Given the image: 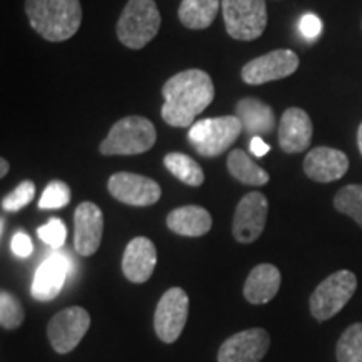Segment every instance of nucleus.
Listing matches in <instances>:
<instances>
[{"label": "nucleus", "instance_id": "obj_25", "mask_svg": "<svg viewBox=\"0 0 362 362\" xmlns=\"http://www.w3.org/2000/svg\"><path fill=\"white\" fill-rule=\"evenodd\" d=\"M334 206L339 214L351 216L362 228V185H347L334 197Z\"/></svg>", "mask_w": 362, "mask_h": 362}, {"label": "nucleus", "instance_id": "obj_23", "mask_svg": "<svg viewBox=\"0 0 362 362\" xmlns=\"http://www.w3.org/2000/svg\"><path fill=\"white\" fill-rule=\"evenodd\" d=\"M230 175L243 185H252V187H262L269 183L270 176L264 168H260L243 149H233L226 160Z\"/></svg>", "mask_w": 362, "mask_h": 362}, {"label": "nucleus", "instance_id": "obj_15", "mask_svg": "<svg viewBox=\"0 0 362 362\" xmlns=\"http://www.w3.org/2000/svg\"><path fill=\"white\" fill-rule=\"evenodd\" d=\"M104 216L93 202H83L74 211V248L79 255L90 257L101 245Z\"/></svg>", "mask_w": 362, "mask_h": 362}, {"label": "nucleus", "instance_id": "obj_36", "mask_svg": "<svg viewBox=\"0 0 362 362\" xmlns=\"http://www.w3.org/2000/svg\"><path fill=\"white\" fill-rule=\"evenodd\" d=\"M0 226H2V228H0V233L4 235V230H6V220H4V218H2V225H0Z\"/></svg>", "mask_w": 362, "mask_h": 362}, {"label": "nucleus", "instance_id": "obj_33", "mask_svg": "<svg viewBox=\"0 0 362 362\" xmlns=\"http://www.w3.org/2000/svg\"><path fill=\"white\" fill-rule=\"evenodd\" d=\"M250 151L252 155L260 158V156H265L267 153L270 151V146L264 141V139H262V136H253L250 141Z\"/></svg>", "mask_w": 362, "mask_h": 362}, {"label": "nucleus", "instance_id": "obj_26", "mask_svg": "<svg viewBox=\"0 0 362 362\" xmlns=\"http://www.w3.org/2000/svg\"><path fill=\"white\" fill-rule=\"evenodd\" d=\"M339 362H362V324H352L337 342Z\"/></svg>", "mask_w": 362, "mask_h": 362}, {"label": "nucleus", "instance_id": "obj_20", "mask_svg": "<svg viewBox=\"0 0 362 362\" xmlns=\"http://www.w3.org/2000/svg\"><path fill=\"white\" fill-rule=\"evenodd\" d=\"M237 116L242 123L245 133L252 136H267L275 129V115L269 104L257 98L240 99L237 107Z\"/></svg>", "mask_w": 362, "mask_h": 362}, {"label": "nucleus", "instance_id": "obj_6", "mask_svg": "<svg viewBox=\"0 0 362 362\" xmlns=\"http://www.w3.org/2000/svg\"><path fill=\"white\" fill-rule=\"evenodd\" d=\"M357 279L351 270H339L320 282L310 296V314L315 320L332 319L356 293Z\"/></svg>", "mask_w": 362, "mask_h": 362}, {"label": "nucleus", "instance_id": "obj_24", "mask_svg": "<svg viewBox=\"0 0 362 362\" xmlns=\"http://www.w3.org/2000/svg\"><path fill=\"white\" fill-rule=\"evenodd\" d=\"M165 166L175 178L188 187H200L205 181V173L202 166L193 160L192 156L183 153H170L165 156Z\"/></svg>", "mask_w": 362, "mask_h": 362}, {"label": "nucleus", "instance_id": "obj_7", "mask_svg": "<svg viewBox=\"0 0 362 362\" xmlns=\"http://www.w3.org/2000/svg\"><path fill=\"white\" fill-rule=\"evenodd\" d=\"M226 33L237 40H255L267 25L265 0H221Z\"/></svg>", "mask_w": 362, "mask_h": 362}, {"label": "nucleus", "instance_id": "obj_22", "mask_svg": "<svg viewBox=\"0 0 362 362\" xmlns=\"http://www.w3.org/2000/svg\"><path fill=\"white\" fill-rule=\"evenodd\" d=\"M220 11V0H183L178 17L188 29L202 30L214 24Z\"/></svg>", "mask_w": 362, "mask_h": 362}, {"label": "nucleus", "instance_id": "obj_11", "mask_svg": "<svg viewBox=\"0 0 362 362\" xmlns=\"http://www.w3.org/2000/svg\"><path fill=\"white\" fill-rule=\"evenodd\" d=\"M269 202L260 192H250L238 203L233 216V237L238 243H253L264 232Z\"/></svg>", "mask_w": 362, "mask_h": 362}, {"label": "nucleus", "instance_id": "obj_12", "mask_svg": "<svg viewBox=\"0 0 362 362\" xmlns=\"http://www.w3.org/2000/svg\"><path fill=\"white\" fill-rule=\"evenodd\" d=\"M107 189L117 202L131 206H149L161 198V188L155 180L136 173H115L107 181Z\"/></svg>", "mask_w": 362, "mask_h": 362}, {"label": "nucleus", "instance_id": "obj_9", "mask_svg": "<svg viewBox=\"0 0 362 362\" xmlns=\"http://www.w3.org/2000/svg\"><path fill=\"white\" fill-rule=\"evenodd\" d=\"M189 298L180 287H173L163 293L155 312L156 336L163 342L171 344L181 336L188 320Z\"/></svg>", "mask_w": 362, "mask_h": 362}, {"label": "nucleus", "instance_id": "obj_4", "mask_svg": "<svg viewBox=\"0 0 362 362\" xmlns=\"http://www.w3.org/2000/svg\"><path fill=\"white\" fill-rule=\"evenodd\" d=\"M160 25L161 17L155 0H129L117 21L116 34L126 47L143 49L156 37Z\"/></svg>", "mask_w": 362, "mask_h": 362}, {"label": "nucleus", "instance_id": "obj_5", "mask_svg": "<svg viewBox=\"0 0 362 362\" xmlns=\"http://www.w3.org/2000/svg\"><path fill=\"white\" fill-rule=\"evenodd\" d=\"M242 123L237 116L206 117L189 126L188 141L198 155L215 158L225 153L242 134Z\"/></svg>", "mask_w": 362, "mask_h": 362}, {"label": "nucleus", "instance_id": "obj_31", "mask_svg": "<svg viewBox=\"0 0 362 362\" xmlns=\"http://www.w3.org/2000/svg\"><path fill=\"white\" fill-rule=\"evenodd\" d=\"M11 250L13 252V255L22 257V259H25V257H29L30 253H33V250H34L33 240H30V237H29V235H27V233H24V232H17V233L12 237Z\"/></svg>", "mask_w": 362, "mask_h": 362}, {"label": "nucleus", "instance_id": "obj_2", "mask_svg": "<svg viewBox=\"0 0 362 362\" xmlns=\"http://www.w3.org/2000/svg\"><path fill=\"white\" fill-rule=\"evenodd\" d=\"M25 13L35 33L49 42H64L79 30V0H25Z\"/></svg>", "mask_w": 362, "mask_h": 362}, {"label": "nucleus", "instance_id": "obj_29", "mask_svg": "<svg viewBox=\"0 0 362 362\" xmlns=\"http://www.w3.org/2000/svg\"><path fill=\"white\" fill-rule=\"evenodd\" d=\"M35 194V185L33 181L25 180L13 189L12 193H8L2 200V210L8 211V214H16V211L22 210V208L29 205L34 200Z\"/></svg>", "mask_w": 362, "mask_h": 362}, {"label": "nucleus", "instance_id": "obj_10", "mask_svg": "<svg viewBox=\"0 0 362 362\" xmlns=\"http://www.w3.org/2000/svg\"><path fill=\"white\" fill-rule=\"evenodd\" d=\"M298 56L291 49H277L247 62L242 69V79L247 84H265L293 74L298 67Z\"/></svg>", "mask_w": 362, "mask_h": 362}, {"label": "nucleus", "instance_id": "obj_8", "mask_svg": "<svg viewBox=\"0 0 362 362\" xmlns=\"http://www.w3.org/2000/svg\"><path fill=\"white\" fill-rule=\"evenodd\" d=\"M90 327V315L83 307H67L51 319L47 336L54 351L67 354L74 351Z\"/></svg>", "mask_w": 362, "mask_h": 362}, {"label": "nucleus", "instance_id": "obj_21", "mask_svg": "<svg viewBox=\"0 0 362 362\" xmlns=\"http://www.w3.org/2000/svg\"><path fill=\"white\" fill-rule=\"evenodd\" d=\"M166 225L181 237H203L211 230V215L197 205L180 206L168 215Z\"/></svg>", "mask_w": 362, "mask_h": 362}, {"label": "nucleus", "instance_id": "obj_17", "mask_svg": "<svg viewBox=\"0 0 362 362\" xmlns=\"http://www.w3.org/2000/svg\"><path fill=\"white\" fill-rule=\"evenodd\" d=\"M349 170V158L339 149L319 146L310 149L304 160V171L317 183H330L341 180Z\"/></svg>", "mask_w": 362, "mask_h": 362}, {"label": "nucleus", "instance_id": "obj_28", "mask_svg": "<svg viewBox=\"0 0 362 362\" xmlns=\"http://www.w3.org/2000/svg\"><path fill=\"white\" fill-rule=\"evenodd\" d=\"M71 202V188L64 181H51L39 200L40 210H57Z\"/></svg>", "mask_w": 362, "mask_h": 362}, {"label": "nucleus", "instance_id": "obj_30", "mask_svg": "<svg viewBox=\"0 0 362 362\" xmlns=\"http://www.w3.org/2000/svg\"><path fill=\"white\" fill-rule=\"evenodd\" d=\"M37 235L45 245L51 247L52 250H61L66 243L67 230L64 221L59 218H51L47 223L40 226L37 230Z\"/></svg>", "mask_w": 362, "mask_h": 362}, {"label": "nucleus", "instance_id": "obj_16", "mask_svg": "<svg viewBox=\"0 0 362 362\" xmlns=\"http://www.w3.org/2000/svg\"><path fill=\"white\" fill-rule=\"evenodd\" d=\"M314 126L310 116L300 107H288L280 117L279 143L280 148L288 155L302 153L310 146Z\"/></svg>", "mask_w": 362, "mask_h": 362}, {"label": "nucleus", "instance_id": "obj_18", "mask_svg": "<svg viewBox=\"0 0 362 362\" xmlns=\"http://www.w3.org/2000/svg\"><path fill=\"white\" fill-rule=\"evenodd\" d=\"M156 267V247L146 237H136L126 247L123 274L133 284H144L151 279Z\"/></svg>", "mask_w": 362, "mask_h": 362}, {"label": "nucleus", "instance_id": "obj_19", "mask_svg": "<svg viewBox=\"0 0 362 362\" xmlns=\"http://www.w3.org/2000/svg\"><path fill=\"white\" fill-rule=\"evenodd\" d=\"M280 282H282V277H280L277 267L272 264L257 265L248 274L245 287H243V297L250 304H267V302H270L272 298L277 296Z\"/></svg>", "mask_w": 362, "mask_h": 362}, {"label": "nucleus", "instance_id": "obj_3", "mask_svg": "<svg viewBox=\"0 0 362 362\" xmlns=\"http://www.w3.org/2000/svg\"><path fill=\"white\" fill-rule=\"evenodd\" d=\"M156 129L143 116H128L119 119L99 146L104 156H133L146 153L155 146Z\"/></svg>", "mask_w": 362, "mask_h": 362}, {"label": "nucleus", "instance_id": "obj_35", "mask_svg": "<svg viewBox=\"0 0 362 362\" xmlns=\"http://www.w3.org/2000/svg\"><path fill=\"white\" fill-rule=\"evenodd\" d=\"M357 144H359V151L362 155V123L359 126V129H357Z\"/></svg>", "mask_w": 362, "mask_h": 362}, {"label": "nucleus", "instance_id": "obj_14", "mask_svg": "<svg viewBox=\"0 0 362 362\" xmlns=\"http://www.w3.org/2000/svg\"><path fill=\"white\" fill-rule=\"evenodd\" d=\"M72 260L66 252L54 250L47 260L42 262L35 272L33 296L40 302L52 300L64 287L67 275L72 272Z\"/></svg>", "mask_w": 362, "mask_h": 362}, {"label": "nucleus", "instance_id": "obj_34", "mask_svg": "<svg viewBox=\"0 0 362 362\" xmlns=\"http://www.w3.org/2000/svg\"><path fill=\"white\" fill-rule=\"evenodd\" d=\"M8 173V161L6 160V158H2V160H0V176H6Z\"/></svg>", "mask_w": 362, "mask_h": 362}, {"label": "nucleus", "instance_id": "obj_27", "mask_svg": "<svg viewBox=\"0 0 362 362\" xmlns=\"http://www.w3.org/2000/svg\"><path fill=\"white\" fill-rule=\"evenodd\" d=\"M24 307L16 296L6 291L0 293V324L4 329H17L24 322Z\"/></svg>", "mask_w": 362, "mask_h": 362}, {"label": "nucleus", "instance_id": "obj_13", "mask_svg": "<svg viewBox=\"0 0 362 362\" xmlns=\"http://www.w3.org/2000/svg\"><path fill=\"white\" fill-rule=\"evenodd\" d=\"M269 347L270 336L265 329L242 330L221 344L218 362H260Z\"/></svg>", "mask_w": 362, "mask_h": 362}, {"label": "nucleus", "instance_id": "obj_1", "mask_svg": "<svg viewBox=\"0 0 362 362\" xmlns=\"http://www.w3.org/2000/svg\"><path fill=\"white\" fill-rule=\"evenodd\" d=\"M163 121L173 128H188L214 101V81L202 69L181 71L163 86Z\"/></svg>", "mask_w": 362, "mask_h": 362}, {"label": "nucleus", "instance_id": "obj_32", "mask_svg": "<svg viewBox=\"0 0 362 362\" xmlns=\"http://www.w3.org/2000/svg\"><path fill=\"white\" fill-rule=\"evenodd\" d=\"M320 30H322V22L315 13H305L300 19V33L305 39H317L319 37Z\"/></svg>", "mask_w": 362, "mask_h": 362}]
</instances>
